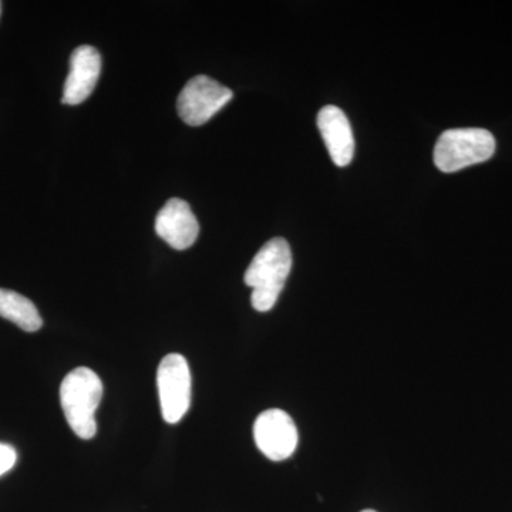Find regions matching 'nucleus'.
<instances>
[{
    "mask_svg": "<svg viewBox=\"0 0 512 512\" xmlns=\"http://www.w3.org/2000/svg\"><path fill=\"white\" fill-rule=\"evenodd\" d=\"M291 269L292 251L286 239H271L259 249L244 276L245 284L252 288L255 311L269 312L274 308Z\"/></svg>",
    "mask_w": 512,
    "mask_h": 512,
    "instance_id": "f257e3e1",
    "label": "nucleus"
},
{
    "mask_svg": "<svg viewBox=\"0 0 512 512\" xmlns=\"http://www.w3.org/2000/svg\"><path fill=\"white\" fill-rule=\"evenodd\" d=\"M103 399L100 377L87 367H77L64 377L60 386V403L74 434L92 440L97 433L96 410Z\"/></svg>",
    "mask_w": 512,
    "mask_h": 512,
    "instance_id": "f03ea898",
    "label": "nucleus"
},
{
    "mask_svg": "<svg viewBox=\"0 0 512 512\" xmlns=\"http://www.w3.org/2000/svg\"><path fill=\"white\" fill-rule=\"evenodd\" d=\"M494 153L495 138L490 131L484 128H451L437 140L434 164L443 173H456L490 160Z\"/></svg>",
    "mask_w": 512,
    "mask_h": 512,
    "instance_id": "7ed1b4c3",
    "label": "nucleus"
},
{
    "mask_svg": "<svg viewBox=\"0 0 512 512\" xmlns=\"http://www.w3.org/2000/svg\"><path fill=\"white\" fill-rule=\"evenodd\" d=\"M157 387L163 419L167 423L177 424L191 406V372L184 356L171 353L161 360L157 370Z\"/></svg>",
    "mask_w": 512,
    "mask_h": 512,
    "instance_id": "20e7f679",
    "label": "nucleus"
},
{
    "mask_svg": "<svg viewBox=\"0 0 512 512\" xmlns=\"http://www.w3.org/2000/svg\"><path fill=\"white\" fill-rule=\"evenodd\" d=\"M232 90L215 82L211 77H192L190 82L185 84L183 92L177 100L178 116L185 124L192 127L202 126L208 123L232 100Z\"/></svg>",
    "mask_w": 512,
    "mask_h": 512,
    "instance_id": "39448f33",
    "label": "nucleus"
},
{
    "mask_svg": "<svg viewBox=\"0 0 512 512\" xmlns=\"http://www.w3.org/2000/svg\"><path fill=\"white\" fill-rule=\"evenodd\" d=\"M256 447L271 461H284L295 453L299 434L292 417L281 409L266 410L254 424Z\"/></svg>",
    "mask_w": 512,
    "mask_h": 512,
    "instance_id": "423d86ee",
    "label": "nucleus"
},
{
    "mask_svg": "<svg viewBox=\"0 0 512 512\" xmlns=\"http://www.w3.org/2000/svg\"><path fill=\"white\" fill-rule=\"evenodd\" d=\"M156 232L171 248L184 251L197 241L200 224L188 202L180 198H171L158 211Z\"/></svg>",
    "mask_w": 512,
    "mask_h": 512,
    "instance_id": "0eeeda50",
    "label": "nucleus"
},
{
    "mask_svg": "<svg viewBox=\"0 0 512 512\" xmlns=\"http://www.w3.org/2000/svg\"><path fill=\"white\" fill-rule=\"evenodd\" d=\"M101 73V56L96 47H77L70 57V72L64 83L62 103L77 106L89 99Z\"/></svg>",
    "mask_w": 512,
    "mask_h": 512,
    "instance_id": "6e6552de",
    "label": "nucleus"
},
{
    "mask_svg": "<svg viewBox=\"0 0 512 512\" xmlns=\"http://www.w3.org/2000/svg\"><path fill=\"white\" fill-rule=\"evenodd\" d=\"M318 128L333 163L338 167L352 163L355 138L346 114L339 107L325 106L318 114Z\"/></svg>",
    "mask_w": 512,
    "mask_h": 512,
    "instance_id": "1a4fd4ad",
    "label": "nucleus"
},
{
    "mask_svg": "<svg viewBox=\"0 0 512 512\" xmlns=\"http://www.w3.org/2000/svg\"><path fill=\"white\" fill-rule=\"evenodd\" d=\"M0 316L15 323L25 332L42 328L43 320L35 303L20 293L0 288Z\"/></svg>",
    "mask_w": 512,
    "mask_h": 512,
    "instance_id": "9d476101",
    "label": "nucleus"
},
{
    "mask_svg": "<svg viewBox=\"0 0 512 512\" xmlns=\"http://www.w3.org/2000/svg\"><path fill=\"white\" fill-rule=\"evenodd\" d=\"M18 460L15 448L9 444L0 443V476L12 470Z\"/></svg>",
    "mask_w": 512,
    "mask_h": 512,
    "instance_id": "9b49d317",
    "label": "nucleus"
},
{
    "mask_svg": "<svg viewBox=\"0 0 512 512\" xmlns=\"http://www.w3.org/2000/svg\"><path fill=\"white\" fill-rule=\"evenodd\" d=\"M362 512H377L375 510H365V511H362Z\"/></svg>",
    "mask_w": 512,
    "mask_h": 512,
    "instance_id": "f8f14e48",
    "label": "nucleus"
},
{
    "mask_svg": "<svg viewBox=\"0 0 512 512\" xmlns=\"http://www.w3.org/2000/svg\"><path fill=\"white\" fill-rule=\"evenodd\" d=\"M0 13H2V2H0Z\"/></svg>",
    "mask_w": 512,
    "mask_h": 512,
    "instance_id": "ddd939ff",
    "label": "nucleus"
}]
</instances>
